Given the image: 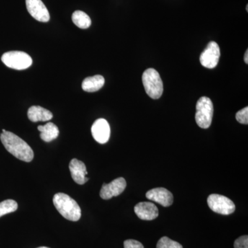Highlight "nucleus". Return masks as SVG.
<instances>
[{
  "label": "nucleus",
  "mask_w": 248,
  "mask_h": 248,
  "mask_svg": "<svg viewBox=\"0 0 248 248\" xmlns=\"http://www.w3.org/2000/svg\"><path fill=\"white\" fill-rule=\"evenodd\" d=\"M18 204L13 200H5L0 203V217L14 213L17 210Z\"/></svg>",
  "instance_id": "a211bd4d"
},
{
  "label": "nucleus",
  "mask_w": 248,
  "mask_h": 248,
  "mask_svg": "<svg viewBox=\"0 0 248 248\" xmlns=\"http://www.w3.org/2000/svg\"><path fill=\"white\" fill-rule=\"evenodd\" d=\"M142 81L145 91L152 99H157L162 95L164 85L159 73L154 68H148L143 73Z\"/></svg>",
  "instance_id": "7ed1b4c3"
},
{
  "label": "nucleus",
  "mask_w": 248,
  "mask_h": 248,
  "mask_svg": "<svg viewBox=\"0 0 248 248\" xmlns=\"http://www.w3.org/2000/svg\"><path fill=\"white\" fill-rule=\"evenodd\" d=\"M219 58L220 48L218 44L210 42L203 53L201 54L200 62L202 66L212 69L217 66Z\"/></svg>",
  "instance_id": "0eeeda50"
},
{
  "label": "nucleus",
  "mask_w": 248,
  "mask_h": 248,
  "mask_svg": "<svg viewBox=\"0 0 248 248\" xmlns=\"http://www.w3.org/2000/svg\"><path fill=\"white\" fill-rule=\"evenodd\" d=\"M28 12L36 20L41 22H48L50 14L42 0H26Z\"/></svg>",
  "instance_id": "1a4fd4ad"
},
{
  "label": "nucleus",
  "mask_w": 248,
  "mask_h": 248,
  "mask_svg": "<svg viewBox=\"0 0 248 248\" xmlns=\"http://www.w3.org/2000/svg\"><path fill=\"white\" fill-rule=\"evenodd\" d=\"M47 248V247H40V248Z\"/></svg>",
  "instance_id": "b1692460"
},
{
  "label": "nucleus",
  "mask_w": 248,
  "mask_h": 248,
  "mask_svg": "<svg viewBox=\"0 0 248 248\" xmlns=\"http://www.w3.org/2000/svg\"><path fill=\"white\" fill-rule=\"evenodd\" d=\"M244 61L246 63H248V50H246V53H245Z\"/></svg>",
  "instance_id": "5701e85b"
},
{
  "label": "nucleus",
  "mask_w": 248,
  "mask_h": 248,
  "mask_svg": "<svg viewBox=\"0 0 248 248\" xmlns=\"http://www.w3.org/2000/svg\"><path fill=\"white\" fill-rule=\"evenodd\" d=\"M148 200L156 202L164 207H169L173 203V195L164 187H156L148 191L146 194Z\"/></svg>",
  "instance_id": "9b49d317"
},
{
  "label": "nucleus",
  "mask_w": 248,
  "mask_h": 248,
  "mask_svg": "<svg viewBox=\"0 0 248 248\" xmlns=\"http://www.w3.org/2000/svg\"><path fill=\"white\" fill-rule=\"evenodd\" d=\"M69 169L71 177L77 184L83 185L89 181V178L86 177L88 174L86 167L82 161L77 159H72L70 162Z\"/></svg>",
  "instance_id": "ddd939ff"
},
{
  "label": "nucleus",
  "mask_w": 248,
  "mask_h": 248,
  "mask_svg": "<svg viewBox=\"0 0 248 248\" xmlns=\"http://www.w3.org/2000/svg\"><path fill=\"white\" fill-rule=\"evenodd\" d=\"M135 213L141 220L152 221L159 216V210L154 203L151 202H141L135 205Z\"/></svg>",
  "instance_id": "f8f14e48"
},
{
  "label": "nucleus",
  "mask_w": 248,
  "mask_h": 248,
  "mask_svg": "<svg viewBox=\"0 0 248 248\" xmlns=\"http://www.w3.org/2000/svg\"><path fill=\"white\" fill-rule=\"evenodd\" d=\"M208 204L215 213L223 215H229L235 211L234 203L225 196L213 194L209 196Z\"/></svg>",
  "instance_id": "423d86ee"
},
{
  "label": "nucleus",
  "mask_w": 248,
  "mask_h": 248,
  "mask_svg": "<svg viewBox=\"0 0 248 248\" xmlns=\"http://www.w3.org/2000/svg\"><path fill=\"white\" fill-rule=\"evenodd\" d=\"M126 187V182L123 177L117 178L111 182L110 184H103L100 190L101 198L104 200H108L112 197L120 195Z\"/></svg>",
  "instance_id": "6e6552de"
},
{
  "label": "nucleus",
  "mask_w": 248,
  "mask_h": 248,
  "mask_svg": "<svg viewBox=\"0 0 248 248\" xmlns=\"http://www.w3.org/2000/svg\"><path fill=\"white\" fill-rule=\"evenodd\" d=\"M105 84V79L102 76L89 77L83 81L82 89L86 92L93 93L102 89Z\"/></svg>",
  "instance_id": "dca6fc26"
},
{
  "label": "nucleus",
  "mask_w": 248,
  "mask_h": 248,
  "mask_svg": "<svg viewBox=\"0 0 248 248\" xmlns=\"http://www.w3.org/2000/svg\"><path fill=\"white\" fill-rule=\"evenodd\" d=\"M1 61L9 68L15 70H24L32 65L30 55L22 51H9L1 57Z\"/></svg>",
  "instance_id": "39448f33"
},
{
  "label": "nucleus",
  "mask_w": 248,
  "mask_h": 248,
  "mask_svg": "<svg viewBox=\"0 0 248 248\" xmlns=\"http://www.w3.org/2000/svg\"><path fill=\"white\" fill-rule=\"evenodd\" d=\"M246 9H247V11H248V6L247 5V7H246Z\"/></svg>",
  "instance_id": "393cba45"
},
{
  "label": "nucleus",
  "mask_w": 248,
  "mask_h": 248,
  "mask_svg": "<svg viewBox=\"0 0 248 248\" xmlns=\"http://www.w3.org/2000/svg\"><path fill=\"white\" fill-rule=\"evenodd\" d=\"M156 248H183V246L179 243L169 239L167 236H163L158 241Z\"/></svg>",
  "instance_id": "6ab92c4d"
},
{
  "label": "nucleus",
  "mask_w": 248,
  "mask_h": 248,
  "mask_svg": "<svg viewBox=\"0 0 248 248\" xmlns=\"http://www.w3.org/2000/svg\"><path fill=\"white\" fill-rule=\"evenodd\" d=\"M195 120L200 128L206 129L210 126L213 121L214 107L211 99L202 97L199 99L196 106Z\"/></svg>",
  "instance_id": "20e7f679"
},
{
  "label": "nucleus",
  "mask_w": 248,
  "mask_h": 248,
  "mask_svg": "<svg viewBox=\"0 0 248 248\" xmlns=\"http://www.w3.org/2000/svg\"><path fill=\"white\" fill-rule=\"evenodd\" d=\"M234 248H248V236L247 235L240 236L235 240L234 243Z\"/></svg>",
  "instance_id": "412c9836"
},
{
  "label": "nucleus",
  "mask_w": 248,
  "mask_h": 248,
  "mask_svg": "<svg viewBox=\"0 0 248 248\" xmlns=\"http://www.w3.org/2000/svg\"><path fill=\"white\" fill-rule=\"evenodd\" d=\"M53 204L62 217L71 221H79L81 218V208L76 201L64 193L55 194Z\"/></svg>",
  "instance_id": "f03ea898"
},
{
  "label": "nucleus",
  "mask_w": 248,
  "mask_h": 248,
  "mask_svg": "<svg viewBox=\"0 0 248 248\" xmlns=\"http://www.w3.org/2000/svg\"><path fill=\"white\" fill-rule=\"evenodd\" d=\"M124 248H144L141 243L136 240L128 239L124 241Z\"/></svg>",
  "instance_id": "4be33fe9"
},
{
  "label": "nucleus",
  "mask_w": 248,
  "mask_h": 248,
  "mask_svg": "<svg viewBox=\"0 0 248 248\" xmlns=\"http://www.w3.org/2000/svg\"><path fill=\"white\" fill-rule=\"evenodd\" d=\"M94 140L101 144L108 141L110 136V128L108 122L104 119H99L94 122L91 128Z\"/></svg>",
  "instance_id": "9d476101"
},
{
  "label": "nucleus",
  "mask_w": 248,
  "mask_h": 248,
  "mask_svg": "<svg viewBox=\"0 0 248 248\" xmlns=\"http://www.w3.org/2000/svg\"><path fill=\"white\" fill-rule=\"evenodd\" d=\"M236 119L240 124H248V108H244L236 113Z\"/></svg>",
  "instance_id": "aec40b11"
},
{
  "label": "nucleus",
  "mask_w": 248,
  "mask_h": 248,
  "mask_svg": "<svg viewBox=\"0 0 248 248\" xmlns=\"http://www.w3.org/2000/svg\"><path fill=\"white\" fill-rule=\"evenodd\" d=\"M37 128L41 132V139L46 142H50L56 140L60 133L58 126L52 122H48L45 125H39Z\"/></svg>",
  "instance_id": "2eb2a0df"
},
{
  "label": "nucleus",
  "mask_w": 248,
  "mask_h": 248,
  "mask_svg": "<svg viewBox=\"0 0 248 248\" xmlns=\"http://www.w3.org/2000/svg\"><path fill=\"white\" fill-rule=\"evenodd\" d=\"M72 20L79 29H89L91 25V19L86 13L81 11H75L72 16Z\"/></svg>",
  "instance_id": "f3484780"
},
{
  "label": "nucleus",
  "mask_w": 248,
  "mask_h": 248,
  "mask_svg": "<svg viewBox=\"0 0 248 248\" xmlns=\"http://www.w3.org/2000/svg\"><path fill=\"white\" fill-rule=\"evenodd\" d=\"M28 118L32 122H46L53 118V114L44 108L33 106L28 110Z\"/></svg>",
  "instance_id": "4468645a"
},
{
  "label": "nucleus",
  "mask_w": 248,
  "mask_h": 248,
  "mask_svg": "<svg viewBox=\"0 0 248 248\" xmlns=\"http://www.w3.org/2000/svg\"><path fill=\"white\" fill-rule=\"evenodd\" d=\"M0 140L6 151L17 159L25 162H31L33 159L34 153L32 148L27 142L14 133L3 129Z\"/></svg>",
  "instance_id": "f257e3e1"
}]
</instances>
